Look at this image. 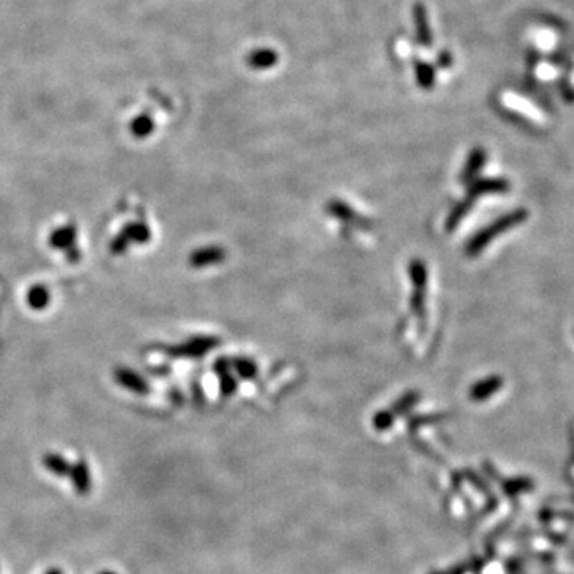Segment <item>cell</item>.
I'll list each match as a JSON object with an SVG mask.
<instances>
[{"mask_svg": "<svg viewBox=\"0 0 574 574\" xmlns=\"http://www.w3.org/2000/svg\"><path fill=\"white\" fill-rule=\"evenodd\" d=\"M42 463L51 474L58 475V477H69L72 464L63 455L59 453H47L43 456Z\"/></svg>", "mask_w": 574, "mask_h": 574, "instance_id": "4fadbf2b", "label": "cell"}, {"mask_svg": "<svg viewBox=\"0 0 574 574\" xmlns=\"http://www.w3.org/2000/svg\"><path fill=\"white\" fill-rule=\"evenodd\" d=\"M278 61H279V55L271 48L254 50L246 56V64H248L250 69H255V70H265V69L275 68V66L278 64Z\"/></svg>", "mask_w": 574, "mask_h": 574, "instance_id": "9c48e42d", "label": "cell"}, {"mask_svg": "<svg viewBox=\"0 0 574 574\" xmlns=\"http://www.w3.org/2000/svg\"><path fill=\"white\" fill-rule=\"evenodd\" d=\"M220 388H222V393L225 396H228V394H232L235 389H237V382H235V378L230 375V372L227 373H222L220 375Z\"/></svg>", "mask_w": 574, "mask_h": 574, "instance_id": "44dd1931", "label": "cell"}, {"mask_svg": "<svg viewBox=\"0 0 574 574\" xmlns=\"http://www.w3.org/2000/svg\"><path fill=\"white\" fill-rule=\"evenodd\" d=\"M121 233L125 235L130 243L147 244L152 239V232L146 222H130L121 228Z\"/></svg>", "mask_w": 574, "mask_h": 574, "instance_id": "7c38bea8", "label": "cell"}, {"mask_svg": "<svg viewBox=\"0 0 574 574\" xmlns=\"http://www.w3.org/2000/svg\"><path fill=\"white\" fill-rule=\"evenodd\" d=\"M227 259V253L220 246H206V248H199L190 254L188 257V265L193 268H206L211 265H219Z\"/></svg>", "mask_w": 574, "mask_h": 574, "instance_id": "3957f363", "label": "cell"}, {"mask_svg": "<svg viewBox=\"0 0 574 574\" xmlns=\"http://www.w3.org/2000/svg\"><path fill=\"white\" fill-rule=\"evenodd\" d=\"M69 477L74 485V490L79 495H88L91 491V473L88 464L83 459L77 461L70 468Z\"/></svg>", "mask_w": 574, "mask_h": 574, "instance_id": "30bf717a", "label": "cell"}, {"mask_svg": "<svg viewBox=\"0 0 574 574\" xmlns=\"http://www.w3.org/2000/svg\"><path fill=\"white\" fill-rule=\"evenodd\" d=\"M232 366L235 367V370H237L239 377L248 378V380L257 375V366H255L250 359L238 357V359H235V361H232Z\"/></svg>", "mask_w": 574, "mask_h": 574, "instance_id": "d6986e66", "label": "cell"}, {"mask_svg": "<svg viewBox=\"0 0 574 574\" xmlns=\"http://www.w3.org/2000/svg\"><path fill=\"white\" fill-rule=\"evenodd\" d=\"M215 346H219V338L215 337H193L190 340H187L182 345L169 346L166 348V353H169L172 357H187V359H198L204 355H208L209 351L214 350Z\"/></svg>", "mask_w": 574, "mask_h": 574, "instance_id": "7a4b0ae2", "label": "cell"}, {"mask_svg": "<svg viewBox=\"0 0 574 574\" xmlns=\"http://www.w3.org/2000/svg\"><path fill=\"white\" fill-rule=\"evenodd\" d=\"M45 574H63V571H61L59 568H51V570H48Z\"/></svg>", "mask_w": 574, "mask_h": 574, "instance_id": "cb8c5ba5", "label": "cell"}, {"mask_svg": "<svg viewBox=\"0 0 574 574\" xmlns=\"http://www.w3.org/2000/svg\"><path fill=\"white\" fill-rule=\"evenodd\" d=\"M511 188V184L504 177H486L475 179L469 184V197L477 199L484 195H501Z\"/></svg>", "mask_w": 574, "mask_h": 574, "instance_id": "277c9868", "label": "cell"}, {"mask_svg": "<svg viewBox=\"0 0 574 574\" xmlns=\"http://www.w3.org/2000/svg\"><path fill=\"white\" fill-rule=\"evenodd\" d=\"M502 384H504V380H502V378L498 375L486 377L484 378V380L475 383L474 386L469 389V396L473 401H477V402L486 401V399H490L495 393L499 391V389L502 388Z\"/></svg>", "mask_w": 574, "mask_h": 574, "instance_id": "ba28073f", "label": "cell"}, {"mask_svg": "<svg viewBox=\"0 0 574 574\" xmlns=\"http://www.w3.org/2000/svg\"><path fill=\"white\" fill-rule=\"evenodd\" d=\"M413 21H415V30H417L418 43L424 48L433 47L434 39H433V32H430L428 10L423 3L413 5Z\"/></svg>", "mask_w": 574, "mask_h": 574, "instance_id": "8992f818", "label": "cell"}, {"mask_svg": "<svg viewBox=\"0 0 574 574\" xmlns=\"http://www.w3.org/2000/svg\"><path fill=\"white\" fill-rule=\"evenodd\" d=\"M26 300H28V305H29L30 310L42 311V310L47 308L50 300H51L50 290L42 284L32 286L28 290V297H26Z\"/></svg>", "mask_w": 574, "mask_h": 574, "instance_id": "9a60e30c", "label": "cell"}, {"mask_svg": "<svg viewBox=\"0 0 574 574\" xmlns=\"http://www.w3.org/2000/svg\"><path fill=\"white\" fill-rule=\"evenodd\" d=\"M486 163V152L484 148H474V150H471L468 160H466V165L463 168V171L459 174V181L463 184H471L473 181L477 179V174L484 169Z\"/></svg>", "mask_w": 574, "mask_h": 574, "instance_id": "52a82bcc", "label": "cell"}, {"mask_svg": "<svg viewBox=\"0 0 574 574\" xmlns=\"http://www.w3.org/2000/svg\"><path fill=\"white\" fill-rule=\"evenodd\" d=\"M114 378H115V382L120 384V386H123L131 393L147 394L148 391H150V386H148L146 378H142L139 373L132 372L131 368H126V367L115 368Z\"/></svg>", "mask_w": 574, "mask_h": 574, "instance_id": "5b68a950", "label": "cell"}, {"mask_svg": "<svg viewBox=\"0 0 574 574\" xmlns=\"http://www.w3.org/2000/svg\"><path fill=\"white\" fill-rule=\"evenodd\" d=\"M99 574H117V573H114V571H101Z\"/></svg>", "mask_w": 574, "mask_h": 574, "instance_id": "d4e9b609", "label": "cell"}, {"mask_svg": "<svg viewBox=\"0 0 574 574\" xmlns=\"http://www.w3.org/2000/svg\"><path fill=\"white\" fill-rule=\"evenodd\" d=\"M474 203H475V199L468 195L463 201H461L459 204H456V206L452 209V212L448 214L447 222H445V228H447V232H453V230L458 227V225L461 224V220H463L471 209L474 208Z\"/></svg>", "mask_w": 574, "mask_h": 574, "instance_id": "5bb4252c", "label": "cell"}, {"mask_svg": "<svg viewBox=\"0 0 574 574\" xmlns=\"http://www.w3.org/2000/svg\"><path fill=\"white\" fill-rule=\"evenodd\" d=\"M131 135L137 137V139H144V137H148L155 130V121L152 120L150 115L142 114L137 115L135 120L131 121Z\"/></svg>", "mask_w": 574, "mask_h": 574, "instance_id": "e0dca14e", "label": "cell"}, {"mask_svg": "<svg viewBox=\"0 0 574 574\" xmlns=\"http://www.w3.org/2000/svg\"><path fill=\"white\" fill-rule=\"evenodd\" d=\"M327 211H329L330 214H334L337 219H340V220H343V222L345 224H351V222H359L357 220V217H356V212L353 211V209L348 206L346 203H340V201H334V203H330L329 206H327Z\"/></svg>", "mask_w": 574, "mask_h": 574, "instance_id": "ac0fdd59", "label": "cell"}, {"mask_svg": "<svg viewBox=\"0 0 574 574\" xmlns=\"http://www.w3.org/2000/svg\"><path fill=\"white\" fill-rule=\"evenodd\" d=\"M128 246H130V241H128L125 235L120 232L114 239L110 241V253L115 255H120L128 249Z\"/></svg>", "mask_w": 574, "mask_h": 574, "instance_id": "ffe728a7", "label": "cell"}, {"mask_svg": "<svg viewBox=\"0 0 574 574\" xmlns=\"http://www.w3.org/2000/svg\"><path fill=\"white\" fill-rule=\"evenodd\" d=\"M415 77L417 83L424 90H430L435 83V69L426 61H415Z\"/></svg>", "mask_w": 574, "mask_h": 574, "instance_id": "2e32d148", "label": "cell"}, {"mask_svg": "<svg viewBox=\"0 0 574 574\" xmlns=\"http://www.w3.org/2000/svg\"><path fill=\"white\" fill-rule=\"evenodd\" d=\"M66 257H68L69 262H77V260H80V250L77 246H70L69 249H66Z\"/></svg>", "mask_w": 574, "mask_h": 574, "instance_id": "7402d4cb", "label": "cell"}, {"mask_svg": "<svg viewBox=\"0 0 574 574\" xmlns=\"http://www.w3.org/2000/svg\"><path fill=\"white\" fill-rule=\"evenodd\" d=\"M439 64L442 66V68H450V66H452V56H450L448 51H442V53L439 55Z\"/></svg>", "mask_w": 574, "mask_h": 574, "instance_id": "603a6c76", "label": "cell"}, {"mask_svg": "<svg viewBox=\"0 0 574 574\" xmlns=\"http://www.w3.org/2000/svg\"><path fill=\"white\" fill-rule=\"evenodd\" d=\"M75 239H77V228L74 227V225H63V227H58L50 233L48 244L53 249L66 250V249H69L70 246L75 244Z\"/></svg>", "mask_w": 574, "mask_h": 574, "instance_id": "8fae6325", "label": "cell"}, {"mask_svg": "<svg viewBox=\"0 0 574 574\" xmlns=\"http://www.w3.org/2000/svg\"><path fill=\"white\" fill-rule=\"evenodd\" d=\"M526 219H528L526 209H514V211L501 215L499 219H496L495 222L486 225L485 228H482L480 232L475 233L474 237L468 241V246H466V254H468L469 257H475V255H479L495 238H498L501 237V235H504L506 232H509V230L517 227V225L524 224Z\"/></svg>", "mask_w": 574, "mask_h": 574, "instance_id": "6da1fadb", "label": "cell"}]
</instances>
